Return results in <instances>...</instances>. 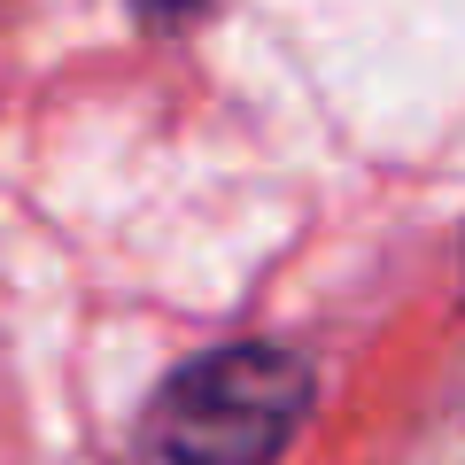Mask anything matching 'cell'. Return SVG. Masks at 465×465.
Listing matches in <instances>:
<instances>
[{
    "instance_id": "cell-1",
    "label": "cell",
    "mask_w": 465,
    "mask_h": 465,
    "mask_svg": "<svg viewBox=\"0 0 465 465\" xmlns=\"http://www.w3.org/2000/svg\"><path fill=\"white\" fill-rule=\"evenodd\" d=\"M302 365L287 349H210L155 396L133 465H272L302 419Z\"/></svg>"
},
{
    "instance_id": "cell-2",
    "label": "cell",
    "mask_w": 465,
    "mask_h": 465,
    "mask_svg": "<svg viewBox=\"0 0 465 465\" xmlns=\"http://www.w3.org/2000/svg\"><path fill=\"white\" fill-rule=\"evenodd\" d=\"M133 8H140L148 24H186L194 8H210V0H133Z\"/></svg>"
}]
</instances>
